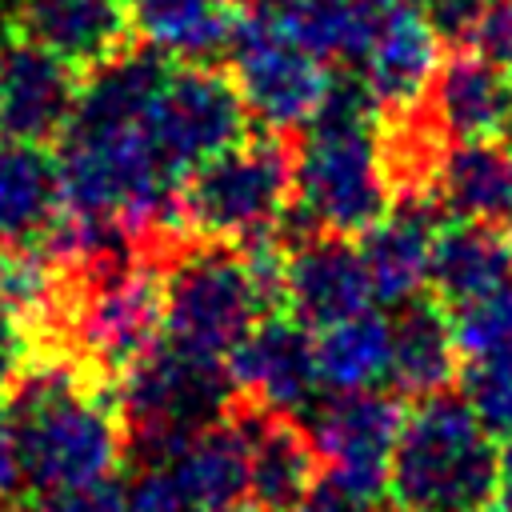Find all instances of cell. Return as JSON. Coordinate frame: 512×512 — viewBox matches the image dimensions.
I'll return each instance as SVG.
<instances>
[{"label":"cell","mask_w":512,"mask_h":512,"mask_svg":"<svg viewBox=\"0 0 512 512\" xmlns=\"http://www.w3.org/2000/svg\"><path fill=\"white\" fill-rule=\"evenodd\" d=\"M468 48L480 52L484 60H492L496 68L512 72V0H496L484 12L476 32L468 36Z\"/></svg>","instance_id":"obj_31"},{"label":"cell","mask_w":512,"mask_h":512,"mask_svg":"<svg viewBox=\"0 0 512 512\" xmlns=\"http://www.w3.org/2000/svg\"><path fill=\"white\" fill-rule=\"evenodd\" d=\"M376 108L364 80H332L324 108L292 156L296 208L308 228L352 240L396 204L400 188Z\"/></svg>","instance_id":"obj_2"},{"label":"cell","mask_w":512,"mask_h":512,"mask_svg":"<svg viewBox=\"0 0 512 512\" xmlns=\"http://www.w3.org/2000/svg\"><path fill=\"white\" fill-rule=\"evenodd\" d=\"M436 200L428 192H404L396 204L360 236V256L372 280V296L384 304H408L420 296L432 272L436 248Z\"/></svg>","instance_id":"obj_15"},{"label":"cell","mask_w":512,"mask_h":512,"mask_svg":"<svg viewBox=\"0 0 512 512\" xmlns=\"http://www.w3.org/2000/svg\"><path fill=\"white\" fill-rule=\"evenodd\" d=\"M4 408L16 424L32 492L112 476L124 456L128 428L116 388L84 356L32 352Z\"/></svg>","instance_id":"obj_1"},{"label":"cell","mask_w":512,"mask_h":512,"mask_svg":"<svg viewBox=\"0 0 512 512\" xmlns=\"http://www.w3.org/2000/svg\"><path fill=\"white\" fill-rule=\"evenodd\" d=\"M24 456H20V436L16 424L8 416V408H0V504L12 500L24 488Z\"/></svg>","instance_id":"obj_33"},{"label":"cell","mask_w":512,"mask_h":512,"mask_svg":"<svg viewBox=\"0 0 512 512\" xmlns=\"http://www.w3.org/2000/svg\"><path fill=\"white\" fill-rule=\"evenodd\" d=\"M152 460L168 468L192 512H224L248 492V424L212 420Z\"/></svg>","instance_id":"obj_17"},{"label":"cell","mask_w":512,"mask_h":512,"mask_svg":"<svg viewBox=\"0 0 512 512\" xmlns=\"http://www.w3.org/2000/svg\"><path fill=\"white\" fill-rule=\"evenodd\" d=\"M464 352L452 332V316L440 304L408 300L392 320V368L388 380L408 396H440L456 384Z\"/></svg>","instance_id":"obj_22"},{"label":"cell","mask_w":512,"mask_h":512,"mask_svg":"<svg viewBox=\"0 0 512 512\" xmlns=\"http://www.w3.org/2000/svg\"><path fill=\"white\" fill-rule=\"evenodd\" d=\"M320 456L292 416H256L248 424V496L268 512L300 504L316 488Z\"/></svg>","instance_id":"obj_21"},{"label":"cell","mask_w":512,"mask_h":512,"mask_svg":"<svg viewBox=\"0 0 512 512\" xmlns=\"http://www.w3.org/2000/svg\"><path fill=\"white\" fill-rule=\"evenodd\" d=\"M432 192L456 220H504L512 212V144H492V136L448 144Z\"/></svg>","instance_id":"obj_23"},{"label":"cell","mask_w":512,"mask_h":512,"mask_svg":"<svg viewBox=\"0 0 512 512\" xmlns=\"http://www.w3.org/2000/svg\"><path fill=\"white\" fill-rule=\"evenodd\" d=\"M236 396L260 416H296L320 392L316 348L300 320L264 316L228 356Z\"/></svg>","instance_id":"obj_12"},{"label":"cell","mask_w":512,"mask_h":512,"mask_svg":"<svg viewBox=\"0 0 512 512\" xmlns=\"http://www.w3.org/2000/svg\"><path fill=\"white\" fill-rule=\"evenodd\" d=\"M64 212L60 160L48 144L0 136V244L36 248Z\"/></svg>","instance_id":"obj_18"},{"label":"cell","mask_w":512,"mask_h":512,"mask_svg":"<svg viewBox=\"0 0 512 512\" xmlns=\"http://www.w3.org/2000/svg\"><path fill=\"white\" fill-rule=\"evenodd\" d=\"M4 28L72 68H96L132 40L128 0H12Z\"/></svg>","instance_id":"obj_14"},{"label":"cell","mask_w":512,"mask_h":512,"mask_svg":"<svg viewBox=\"0 0 512 512\" xmlns=\"http://www.w3.org/2000/svg\"><path fill=\"white\" fill-rule=\"evenodd\" d=\"M364 512H404V508H364Z\"/></svg>","instance_id":"obj_40"},{"label":"cell","mask_w":512,"mask_h":512,"mask_svg":"<svg viewBox=\"0 0 512 512\" xmlns=\"http://www.w3.org/2000/svg\"><path fill=\"white\" fill-rule=\"evenodd\" d=\"M316 376L332 392H364L388 380L392 368V324L376 312H352L316 328Z\"/></svg>","instance_id":"obj_26"},{"label":"cell","mask_w":512,"mask_h":512,"mask_svg":"<svg viewBox=\"0 0 512 512\" xmlns=\"http://www.w3.org/2000/svg\"><path fill=\"white\" fill-rule=\"evenodd\" d=\"M80 68L56 52L12 36H0V136L48 144L72 124L80 96Z\"/></svg>","instance_id":"obj_11"},{"label":"cell","mask_w":512,"mask_h":512,"mask_svg":"<svg viewBox=\"0 0 512 512\" xmlns=\"http://www.w3.org/2000/svg\"><path fill=\"white\" fill-rule=\"evenodd\" d=\"M428 284L436 288L440 304L456 308L468 304L500 284H512L508 240L484 220H456L436 232L432 272Z\"/></svg>","instance_id":"obj_25"},{"label":"cell","mask_w":512,"mask_h":512,"mask_svg":"<svg viewBox=\"0 0 512 512\" xmlns=\"http://www.w3.org/2000/svg\"><path fill=\"white\" fill-rule=\"evenodd\" d=\"M504 100L508 80L504 68L484 60L480 52H452L440 60V72L424 96L432 128L456 144V140H488L504 124Z\"/></svg>","instance_id":"obj_19"},{"label":"cell","mask_w":512,"mask_h":512,"mask_svg":"<svg viewBox=\"0 0 512 512\" xmlns=\"http://www.w3.org/2000/svg\"><path fill=\"white\" fill-rule=\"evenodd\" d=\"M224 512H268V508H260V504H232V508H224Z\"/></svg>","instance_id":"obj_38"},{"label":"cell","mask_w":512,"mask_h":512,"mask_svg":"<svg viewBox=\"0 0 512 512\" xmlns=\"http://www.w3.org/2000/svg\"><path fill=\"white\" fill-rule=\"evenodd\" d=\"M440 72V32L416 8L380 16V28L360 60V80L388 116H404L424 104Z\"/></svg>","instance_id":"obj_16"},{"label":"cell","mask_w":512,"mask_h":512,"mask_svg":"<svg viewBox=\"0 0 512 512\" xmlns=\"http://www.w3.org/2000/svg\"><path fill=\"white\" fill-rule=\"evenodd\" d=\"M368 300H376L372 280L360 248L348 244V236L316 232L284 256V304L304 328L316 332L332 320L364 312Z\"/></svg>","instance_id":"obj_13"},{"label":"cell","mask_w":512,"mask_h":512,"mask_svg":"<svg viewBox=\"0 0 512 512\" xmlns=\"http://www.w3.org/2000/svg\"><path fill=\"white\" fill-rule=\"evenodd\" d=\"M272 316L244 252L228 244H204L184 252L164 272V340L228 364L240 340Z\"/></svg>","instance_id":"obj_6"},{"label":"cell","mask_w":512,"mask_h":512,"mask_svg":"<svg viewBox=\"0 0 512 512\" xmlns=\"http://www.w3.org/2000/svg\"><path fill=\"white\" fill-rule=\"evenodd\" d=\"M260 12L324 64H360L384 16L368 0H264Z\"/></svg>","instance_id":"obj_24"},{"label":"cell","mask_w":512,"mask_h":512,"mask_svg":"<svg viewBox=\"0 0 512 512\" xmlns=\"http://www.w3.org/2000/svg\"><path fill=\"white\" fill-rule=\"evenodd\" d=\"M376 12H396V8H412L416 0H368Z\"/></svg>","instance_id":"obj_36"},{"label":"cell","mask_w":512,"mask_h":512,"mask_svg":"<svg viewBox=\"0 0 512 512\" xmlns=\"http://www.w3.org/2000/svg\"><path fill=\"white\" fill-rule=\"evenodd\" d=\"M112 388L124 428L144 460L168 452L196 428L224 420V408L236 396L228 364L192 356L164 336L132 364H124Z\"/></svg>","instance_id":"obj_5"},{"label":"cell","mask_w":512,"mask_h":512,"mask_svg":"<svg viewBox=\"0 0 512 512\" xmlns=\"http://www.w3.org/2000/svg\"><path fill=\"white\" fill-rule=\"evenodd\" d=\"M228 56L248 116H256L268 132L308 128L336 80L324 60L288 40L264 12L244 16Z\"/></svg>","instance_id":"obj_9"},{"label":"cell","mask_w":512,"mask_h":512,"mask_svg":"<svg viewBox=\"0 0 512 512\" xmlns=\"http://www.w3.org/2000/svg\"><path fill=\"white\" fill-rule=\"evenodd\" d=\"M80 276L68 312L76 356L100 372H120L164 336V276L128 252L80 268Z\"/></svg>","instance_id":"obj_7"},{"label":"cell","mask_w":512,"mask_h":512,"mask_svg":"<svg viewBox=\"0 0 512 512\" xmlns=\"http://www.w3.org/2000/svg\"><path fill=\"white\" fill-rule=\"evenodd\" d=\"M496 504L500 512H512V436L496 448Z\"/></svg>","instance_id":"obj_35"},{"label":"cell","mask_w":512,"mask_h":512,"mask_svg":"<svg viewBox=\"0 0 512 512\" xmlns=\"http://www.w3.org/2000/svg\"><path fill=\"white\" fill-rule=\"evenodd\" d=\"M504 240H508V260H512V212H508V236Z\"/></svg>","instance_id":"obj_39"},{"label":"cell","mask_w":512,"mask_h":512,"mask_svg":"<svg viewBox=\"0 0 512 512\" xmlns=\"http://www.w3.org/2000/svg\"><path fill=\"white\" fill-rule=\"evenodd\" d=\"M296 200L292 156L284 140L244 136L220 156L192 168L180 184V220L184 232L204 244L244 248L280 228Z\"/></svg>","instance_id":"obj_4"},{"label":"cell","mask_w":512,"mask_h":512,"mask_svg":"<svg viewBox=\"0 0 512 512\" xmlns=\"http://www.w3.org/2000/svg\"><path fill=\"white\" fill-rule=\"evenodd\" d=\"M420 4H424L428 24L440 32V40L468 44V36L476 32V24L496 0H420Z\"/></svg>","instance_id":"obj_30"},{"label":"cell","mask_w":512,"mask_h":512,"mask_svg":"<svg viewBox=\"0 0 512 512\" xmlns=\"http://www.w3.org/2000/svg\"><path fill=\"white\" fill-rule=\"evenodd\" d=\"M0 512H4V504H0Z\"/></svg>","instance_id":"obj_42"},{"label":"cell","mask_w":512,"mask_h":512,"mask_svg":"<svg viewBox=\"0 0 512 512\" xmlns=\"http://www.w3.org/2000/svg\"><path fill=\"white\" fill-rule=\"evenodd\" d=\"M404 412L388 392H336L312 416V448L320 456L324 484H332L352 508L372 504L388 488Z\"/></svg>","instance_id":"obj_10"},{"label":"cell","mask_w":512,"mask_h":512,"mask_svg":"<svg viewBox=\"0 0 512 512\" xmlns=\"http://www.w3.org/2000/svg\"><path fill=\"white\" fill-rule=\"evenodd\" d=\"M248 108L232 72L212 64H172L144 116V140L156 164L184 184L192 168L244 140Z\"/></svg>","instance_id":"obj_8"},{"label":"cell","mask_w":512,"mask_h":512,"mask_svg":"<svg viewBox=\"0 0 512 512\" xmlns=\"http://www.w3.org/2000/svg\"><path fill=\"white\" fill-rule=\"evenodd\" d=\"M388 492L404 512H472L496 500V444L460 396H424L400 428Z\"/></svg>","instance_id":"obj_3"},{"label":"cell","mask_w":512,"mask_h":512,"mask_svg":"<svg viewBox=\"0 0 512 512\" xmlns=\"http://www.w3.org/2000/svg\"><path fill=\"white\" fill-rule=\"evenodd\" d=\"M128 16L132 32L176 64H212L244 24L236 0H128Z\"/></svg>","instance_id":"obj_20"},{"label":"cell","mask_w":512,"mask_h":512,"mask_svg":"<svg viewBox=\"0 0 512 512\" xmlns=\"http://www.w3.org/2000/svg\"><path fill=\"white\" fill-rule=\"evenodd\" d=\"M28 360H32V328H24L16 316L0 308V408L12 396L16 380L24 376Z\"/></svg>","instance_id":"obj_32"},{"label":"cell","mask_w":512,"mask_h":512,"mask_svg":"<svg viewBox=\"0 0 512 512\" xmlns=\"http://www.w3.org/2000/svg\"><path fill=\"white\" fill-rule=\"evenodd\" d=\"M448 316H452V332L468 364L512 356V284H500L468 304H456Z\"/></svg>","instance_id":"obj_27"},{"label":"cell","mask_w":512,"mask_h":512,"mask_svg":"<svg viewBox=\"0 0 512 512\" xmlns=\"http://www.w3.org/2000/svg\"><path fill=\"white\" fill-rule=\"evenodd\" d=\"M472 512H492V508H472Z\"/></svg>","instance_id":"obj_41"},{"label":"cell","mask_w":512,"mask_h":512,"mask_svg":"<svg viewBox=\"0 0 512 512\" xmlns=\"http://www.w3.org/2000/svg\"><path fill=\"white\" fill-rule=\"evenodd\" d=\"M24 512H128V484L100 476L60 488H36Z\"/></svg>","instance_id":"obj_29"},{"label":"cell","mask_w":512,"mask_h":512,"mask_svg":"<svg viewBox=\"0 0 512 512\" xmlns=\"http://www.w3.org/2000/svg\"><path fill=\"white\" fill-rule=\"evenodd\" d=\"M500 132H504V140L512 144V84H508V100H504V124H500Z\"/></svg>","instance_id":"obj_37"},{"label":"cell","mask_w":512,"mask_h":512,"mask_svg":"<svg viewBox=\"0 0 512 512\" xmlns=\"http://www.w3.org/2000/svg\"><path fill=\"white\" fill-rule=\"evenodd\" d=\"M464 400L492 436H512V356L472 360L464 372Z\"/></svg>","instance_id":"obj_28"},{"label":"cell","mask_w":512,"mask_h":512,"mask_svg":"<svg viewBox=\"0 0 512 512\" xmlns=\"http://www.w3.org/2000/svg\"><path fill=\"white\" fill-rule=\"evenodd\" d=\"M284 512H352V504L332 488V484H316L300 504L284 508Z\"/></svg>","instance_id":"obj_34"}]
</instances>
